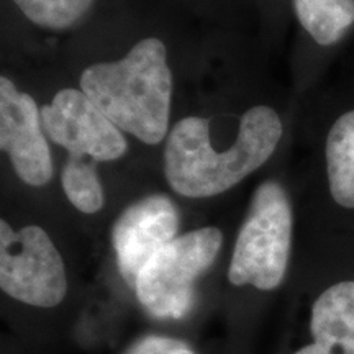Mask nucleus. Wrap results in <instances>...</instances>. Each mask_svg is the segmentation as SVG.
Returning <instances> with one entry per match:
<instances>
[{"label": "nucleus", "mask_w": 354, "mask_h": 354, "mask_svg": "<svg viewBox=\"0 0 354 354\" xmlns=\"http://www.w3.org/2000/svg\"><path fill=\"white\" fill-rule=\"evenodd\" d=\"M61 185L68 201L82 214H97L104 207V189L92 159L69 156L61 171Z\"/></svg>", "instance_id": "f8f14e48"}, {"label": "nucleus", "mask_w": 354, "mask_h": 354, "mask_svg": "<svg viewBox=\"0 0 354 354\" xmlns=\"http://www.w3.org/2000/svg\"><path fill=\"white\" fill-rule=\"evenodd\" d=\"M179 212L162 194H151L133 202L115 220L112 245L125 281L135 287L141 269L162 248L176 240Z\"/></svg>", "instance_id": "6e6552de"}, {"label": "nucleus", "mask_w": 354, "mask_h": 354, "mask_svg": "<svg viewBox=\"0 0 354 354\" xmlns=\"http://www.w3.org/2000/svg\"><path fill=\"white\" fill-rule=\"evenodd\" d=\"M0 287L26 305L53 308L68 292V276L50 234L37 225L15 232L0 221Z\"/></svg>", "instance_id": "39448f33"}, {"label": "nucleus", "mask_w": 354, "mask_h": 354, "mask_svg": "<svg viewBox=\"0 0 354 354\" xmlns=\"http://www.w3.org/2000/svg\"><path fill=\"white\" fill-rule=\"evenodd\" d=\"M284 127L276 110L256 105L243 113L236 138L218 151L210 140V120L185 117L172 127L165 146V174L174 192L207 198L233 189L272 156Z\"/></svg>", "instance_id": "f257e3e1"}, {"label": "nucleus", "mask_w": 354, "mask_h": 354, "mask_svg": "<svg viewBox=\"0 0 354 354\" xmlns=\"http://www.w3.org/2000/svg\"><path fill=\"white\" fill-rule=\"evenodd\" d=\"M310 331L315 343L354 354V281L338 282L315 300Z\"/></svg>", "instance_id": "1a4fd4ad"}, {"label": "nucleus", "mask_w": 354, "mask_h": 354, "mask_svg": "<svg viewBox=\"0 0 354 354\" xmlns=\"http://www.w3.org/2000/svg\"><path fill=\"white\" fill-rule=\"evenodd\" d=\"M41 110L43 128L53 143L73 158L109 162L127 153V140L81 88H63Z\"/></svg>", "instance_id": "423d86ee"}, {"label": "nucleus", "mask_w": 354, "mask_h": 354, "mask_svg": "<svg viewBox=\"0 0 354 354\" xmlns=\"http://www.w3.org/2000/svg\"><path fill=\"white\" fill-rule=\"evenodd\" d=\"M21 13L35 25L64 30L76 25L88 12L94 0H13Z\"/></svg>", "instance_id": "ddd939ff"}, {"label": "nucleus", "mask_w": 354, "mask_h": 354, "mask_svg": "<svg viewBox=\"0 0 354 354\" xmlns=\"http://www.w3.org/2000/svg\"><path fill=\"white\" fill-rule=\"evenodd\" d=\"M223 234L207 227L177 236L162 248L136 279L140 304L156 318H180L194 300V284L214 264Z\"/></svg>", "instance_id": "20e7f679"}, {"label": "nucleus", "mask_w": 354, "mask_h": 354, "mask_svg": "<svg viewBox=\"0 0 354 354\" xmlns=\"http://www.w3.org/2000/svg\"><path fill=\"white\" fill-rule=\"evenodd\" d=\"M294 354H346V353L338 351V349L326 348L320 343H312V344H308V346L299 349V351L294 353Z\"/></svg>", "instance_id": "2eb2a0df"}, {"label": "nucleus", "mask_w": 354, "mask_h": 354, "mask_svg": "<svg viewBox=\"0 0 354 354\" xmlns=\"http://www.w3.org/2000/svg\"><path fill=\"white\" fill-rule=\"evenodd\" d=\"M123 354H196L187 344L167 336H145Z\"/></svg>", "instance_id": "4468645a"}, {"label": "nucleus", "mask_w": 354, "mask_h": 354, "mask_svg": "<svg viewBox=\"0 0 354 354\" xmlns=\"http://www.w3.org/2000/svg\"><path fill=\"white\" fill-rule=\"evenodd\" d=\"M325 159L331 197L344 209H354V110L330 128Z\"/></svg>", "instance_id": "9d476101"}, {"label": "nucleus", "mask_w": 354, "mask_h": 354, "mask_svg": "<svg viewBox=\"0 0 354 354\" xmlns=\"http://www.w3.org/2000/svg\"><path fill=\"white\" fill-rule=\"evenodd\" d=\"M292 227L294 215L286 189L276 180H266L256 189L234 243L230 282L259 290L277 289L289 264Z\"/></svg>", "instance_id": "7ed1b4c3"}, {"label": "nucleus", "mask_w": 354, "mask_h": 354, "mask_svg": "<svg viewBox=\"0 0 354 354\" xmlns=\"http://www.w3.org/2000/svg\"><path fill=\"white\" fill-rule=\"evenodd\" d=\"M300 25L320 46H331L354 24V0H294Z\"/></svg>", "instance_id": "9b49d317"}, {"label": "nucleus", "mask_w": 354, "mask_h": 354, "mask_svg": "<svg viewBox=\"0 0 354 354\" xmlns=\"http://www.w3.org/2000/svg\"><path fill=\"white\" fill-rule=\"evenodd\" d=\"M81 91L122 131L158 145L166 138L172 102V73L166 44L141 39L118 61L84 69Z\"/></svg>", "instance_id": "f03ea898"}, {"label": "nucleus", "mask_w": 354, "mask_h": 354, "mask_svg": "<svg viewBox=\"0 0 354 354\" xmlns=\"http://www.w3.org/2000/svg\"><path fill=\"white\" fill-rule=\"evenodd\" d=\"M0 148L25 184L41 187L53 179L55 167L41 110L7 76L0 77Z\"/></svg>", "instance_id": "0eeeda50"}]
</instances>
